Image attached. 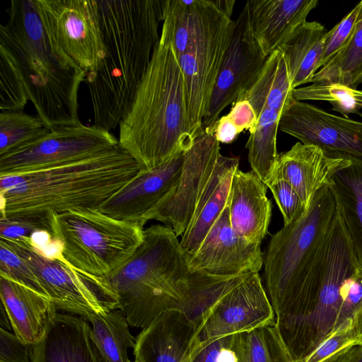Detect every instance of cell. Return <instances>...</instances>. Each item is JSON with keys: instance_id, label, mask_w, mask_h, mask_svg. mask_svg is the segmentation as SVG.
Segmentation results:
<instances>
[{"instance_id": "11", "label": "cell", "mask_w": 362, "mask_h": 362, "mask_svg": "<svg viewBox=\"0 0 362 362\" xmlns=\"http://www.w3.org/2000/svg\"><path fill=\"white\" fill-rule=\"evenodd\" d=\"M52 44L87 74L105 56L98 0H34Z\"/></svg>"}, {"instance_id": "28", "label": "cell", "mask_w": 362, "mask_h": 362, "mask_svg": "<svg viewBox=\"0 0 362 362\" xmlns=\"http://www.w3.org/2000/svg\"><path fill=\"white\" fill-rule=\"evenodd\" d=\"M293 90L284 56L277 49L269 56L253 85L238 98L248 100L256 116L264 108L281 115L293 98Z\"/></svg>"}, {"instance_id": "23", "label": "cell", "mask_w": 362, "mask_h": 362, "mask_svg": "<svg viewBox=\"0 0 362 362\" xmlns=\"http://www.w3.org/2000/svg\"><path fill=\"white\" fill-rule=\"evenodd\" d=\"M33 362H106L82 317L57 313L45 336L33 345Z\"/></svg>"}, {"instance_id": "29", "label": "cell", "mask_w": 362, "mask_h": 362, "mask_svg": "<svg viewBox=\"0 0 362 362\" xmlns=\"http://www.w3.org/2000/svg\"><path fill=\"white\" fill-rule=\"evenodd\" d=\"M90 335L106 362H130L129 348H134L136 339L129 329V323L121 311L106 310L88 320Z\"/></svg>"}, {"instance_id": "14", "label": "cell", "mask_w": 362, "mask_h": 362, "mask_svg": "<svg viewBox=\"0 0 362 362\" xmlns=\"http://www.w3.org/2000/svg\"><path fill=\"white\" fill-rule=\"evenodd\" d=\"M279 129L329 154L362 159V122L305 102L291 100L281 115Z\"/></svg>"}, {"instance_id": "39", "label": "cell", "mask_w": 362, "mask_h": 362, "mask_svg": "<svg viewBox=\"0 0 362 362\" xmlns=\"http://www.w3.org/2000/svg\"><path fill=\"white\" fill-rule=\"evenodd\" d=\"M361 7L360 1L338 24L326 33L320 68L325 66L351 40L356 30Z\"/></svg>"}, {"instance_id": "31", "label": "cell", "mask_w": 362, "mask_h": 362, "mask_svg": "<svg viewBox=\"0 0 362 362\" xmlns=\"http://www.w3.org/2000/svg\"><path fill=\"white\" fill-rule=\"evenodd\" d=\"M281 114L267 108L257 115L255 129L250 133L245 147L252 171L266 184L270 179L279 153L276 136Z\"/></svg>"}, {"instance_id": "26", "label": "cell", "mask_w": 362, "mask_h": 362, "mask_svg": "<svg viewBox=\"0 0 362 362\" xmlns=\"http://www.w3.org/2000/svg\"><path fill=\"white\" fill-rule=\"evenodd\" d=\"M337 214L362 274V159L350 158L329 178Z\"/></svg>"}, {"instance_id": "48", "label": "cell", "mask_w": 362, "mask_h": 362, "mask_svg": "<svg viewBox=\"0 0 362 362\" xmlns=\"http://www.w3.org/2000/svg\"><path fill=\"white\" fill-rule=\"evenodd\" d=\"M134 362H138V361H135Z\"/></svg>"}, {"instance_id": "38", "label": "cell", "mask_w": 362, "mask_h": 362, "mask_svg": "<svg viewBox=\"0 0 362 362\" xmlns=\"http://www.w3.org/2000/svg\"><path fill=\"white\" fill-rule=\"evenodd\" d=\"M0 275L18 282L48 298L31 267L1 240Z\"/></svg>"}, {"instance_id": "25", "label": "cell", "mask_w": 362, "mask_h": 362, "mask_svg": "<svg viewBox=\"0 0 362 362\" xmlns=\"http://www.w3.org/2000/svg\"><path fill=\"white\" fill-rule=\"evenodd\" d=\"M238 165V157L221 154L218 157L192 221L180 240V245L186 255L197 251L226 207L232 177Z\"/></svg>"}, {"instance_id": "40", "label": "cell", "mask_w": 362, "mask_h": 362, "mask_svg": "<svg viewBox=\"0 0 362 362\" xmlns=\"http://www.w3.org/2000/svg\"><path fill=\"white\" fill-rule=\"evenodd\" d=\"M281 211L284 226L289 225L305 213L307 208L294 189L284 179L272 177L266 184Z\"/></svg>"}, {"instance_id": "2", "label": "cell", "mask_w": 362, "mask_h": 362, "mask_svg": "<svg viewBox=\"0 0 362 362\" xmlns=\"http://www.w3.org/2000/svg\"><path fill=\"white\" fill-rule=\"evenodd\" d=\"M140 170L119 144L71 163L0 176L1 216L51 221L52 214L99 209Z\"/></svg>"}, {"instance_id": "12", "label": "cell", "mask_w": 362, "mask_h": 362, "mask_svg": "<svg viewBox=\"0 0 362 362\" xmlns=\"http://www.w3.org/2000/svg\"><path fill=\"white\" fill-rule=\"evenodd\" d=\"M33 270L48 298L56 308L89 320L95 315L115 310L92 282L64 259L44 255L29 238H0Z\"/></svg>"}, {"instance_id": "1", "label": "cell", "mask_w": 362, "mask_h": 362, "mask_svg": "<svg viewBox=\"0 0 362 362\" xmlns=\"http://www.w3.org/2000/svg\"><path fill=\"white\" fill-rule=\"evenodd\" d=\"M164 0H98L105 56L86 74L94 125L110 132L129 110L160 40Z\"/></svg>"}, {"instance_id": "43", "label": "cell", "mask_w": 362, "mask_h": 362, "mask_svg": "<svg viewBox=\"0 0 362 362\" xmlns=\"http://www.w3.org/2000/svg\"><path fill=\"white\" fill-rule=\"evenodd\" d=\"M37 230H47L51 233V221L1 216L0 238H30Z\"/></svg>"}, {"instance_id": "44", "label": "cell", "mask_w": 362, "mask_h": 362, "mask_svg": "<svg viewBox=\"0 0 362 362\" xmlns=\"http://www.w3.org/2000/svg\"><path fill=\"white\" fill-rule=\"evenodd\" d=\"M0 362H33V345L6 329L0 330Z\"/></svg>"}, {"instance_id": "16", "label": "cell", "mask_w": 362, "mask_h": 362, "mask_svg": "<svg viewBox=\"0 0 362 362\" xmlns=\"http://www.w3.org/2000/svg\"><path fill=\"white\" fill-rule=\"evenodd\" d=\"M268 57L263 54L252 35L247 9L245 5L238 17L234 20L231 42L203 120L204 130L212 126L220 113L253 85Z\"/></svg>"}, {"instance_id": "10", "label": "cell", "mask_w": 362, "mask_h": 362, "mask_svg": "<svg viewBox=\"0 0 362 362\" xmlns=\"http://www.w3.org/2000/svg\"><path fill=\"white\" fill-rule=\"evenodd\" d=\"M110 132L94 124L64 125L0 156V176L23 174L71 163L118 146Z\"/></svg>"}, {"instance_id": "46", "label": "cell", "mask_w": 362, "mask_h": 362, "mask_svg": "<svg viewBox=\"0 0 362 362\" xmlns=\"http://www.w3.org/2000/svg\"><path fill=\"white\" fill-rule=\"evenodd\" d=\"M322 362H362V344L349 346Z\"/></svg>"}, {"instance_id": "5", "label": "cell", "mask_w": 362, "mask_h": 362, "mask_svg": "<svg viewBox=\"0 0 362 362\" xmlns=\"http://www.w3.org/2000/svg\"><path fill=\"white\" fill-rule=\"evenodd\" d=\"M193 274L177 236L156 224L144 229L124 265L99 278L129 325L144 329L163 313L182 310L191 297Z\"/></svg>"}, {"instance_id": "32", "label": "cell", "mask_w": 362, "mask_h": 362, "mask_svg": "<svg viewBox=\"0 0 362 362\" xmlns=\"http://www.w3.org/2000/svg\"><path fill=\"white\" fill-rule=\"evenodd\" d=\"M235 362H294L274 325L234 334Z\"/></svg>"}, {"instance_id": "4", "label": "cell", "mask_w": 362, "mask_h": 362, "mask_svg": "<svg viewBox=\"0 0 362 362\" xmlns=\"http://www.w3.org/2000/svg\"><path fill=\"white\" fill-rule=\"evenodd\" d=\"M119 144L141 170L158 166L192 146L183 74L171 45L160 39L132 105L119 123Z\"/></svg>"}, {"instance_id": "35", "label": "cell", "mask_w": 362, "mask_h": 362, "mask_svg": "<svg viewBox=\"0 0 362 362\" xmlns=\"http://www.w3.org/2000/svg\"><path fill=\"white\" fill-rule=\"evenodd\" d=\"M293 97L299 101L320 100L332 104V110L345 117L349 114H360L362 110V90L347 86L327 82H316L312 85L295 88Z\"/></svg>"}, {"instance_id": "33", "label": "cell", "mask_w": 362, "mask_h": 362, "mask_svg": "<svg viewBox=\"0 0 362 362\" xmlns=\"http://www.w3.org/2000/svg\"><path fill=\"white\" fill-rule=\"evenodd\" d=\"M356 30L347 45L314 75L311 83H334L353 88L362 84V1Z\"/></svg>"}, {"instance_id": "7", "label": "cell", "mask_w": 362, "mask_h": 362, "mask_svg": "<svg viewBox=\"0 0 362 362\" xmlns=\"http://www.w3.org/2000/svg\"><path fill=\"white\" fill-rule=\"evenodd\" d=\"M144 226L99 209L52 214L51 233L62 245L64 260L80 273L107 276L124 265L144 239Z\"/></svg>"}, {"instance_id": "13", "label": "cell", "mask_w": 362, "mask_h": 362, "mask_svg": "<svg viewBox=\"0 0 362 362\" xmlns=\"http://www.w3.org/2000/svg\"><path fill=\"white\" fill-rule=\"evenodd\" d=\"M220 143L211 133L204 132L185 153L179 177L170 192L146 216L170 228L178 237L189 225L197 204L214 171Z\"/></svg>"}, {"instance_id": "15", "label": "cell", "mask_w": 362, "mask_h": 362, "mask_svg": "<svg viewBox=\"0 0 362 362\" xmlns=\"http://www.w3.org/2000/svg\"><path fill=\"white\" fill-rule=\"evenodd\" d=\"M276 315L258 273L223 294L199 327L196 343L274 325Z\"/></svg>"}, {"instance_id": "22", "label": "cell", "mask_w": 362, "mask_h": 362, "mask_svg": "<svg viewBox=\"0 0 362 362\" xmlns=\"http://www.w3.org/2000/svg\"><path fill=\"white\" fill-rule=\"evenodd\" d=\"M267 185L253 172L235 171L227 206L234 230L250 242L260 243L267 233L272 214Z\"/></svg>"}, {"instance_id": "3", "label": "cell", "mask_w": 362, "mask_h": 362, "mask_svg": "<svg viewBox=\"0 0 362 362\" xmlns=\"http://www.w3.org/2000/svg\"><path fill=\"white\" fill-rule=\"evenodd\" d=\"M0 25V47L13 61L46 127L81 124L78 92L86 71L49 40L34 0H11Z\"/></svg>"}, {"instance_id": "37", "label": "cell", "mask_w": 362, "mask_h": 362, "mask_svg": "<svg viewBox=\"0 0 362 362\" xmlns=\"http://www.w3.org/2000/svg\"><path fill=\"white\" fill-rule=\"evenodd\" d=\"M29 99L8 53L0 47V110H23Z\"/></svg>"}, {"instance_id": "30", "label": "cell", "mask_w": 362, "mask_h": 362, "mask_svg": "<svg viewBox=\"0 0 362 362\" xmlns=\"http://www.w3.org/2000/svg\"><path fill=\"white\" fill-rule=\"evenodd\" d=\"M204 0H164L160 39L168 42L177 58L185 52L199 26Z\"/></svg>"}, {"instance_id": "47", "label": "cell", "mask_w": 362, "mask_h": 362, "mask_svg": "<svg viewBox=\"0 0 362 362\" xmlns=\"http://www.w3.org/2000/svg\"><path fill=\"white\" fill-rule=\"evenodd\" d=\"M355 327L356 330V344H362V310L355 319Z\"/></svg>"}, {"instance_id": "18", "label": "cell", "mask_w": 362, "mask_h": 362, "mask_svg": "<svg viewBox=\"0 0 362 362\" xmlns=\"http://www.w3.org/2000/svg\"><path fill=\"white\" fill-rule=\"evenodd\" d=\"M185 153L149 170H140L99 209L103 214L144 226L148 213L162 201L180 173Z\"/></svg>"}, {"instance_id": "45", "label": "cell", "mask_w": 362, "mask_h": 362, "mask_svg": "<svg viewBox=\"0 0 362 362\" xmlns=\"http://www.w3.org/2000/svg\"><path fill=\"white\" fill-rule=\"evenodd\" d=\"M228 122L240 134L244 130L252 132L257 125L256 114L248 100L238 98L233 103L230 112L225 115Z\"/></svg>"}, {"instance_id": "8", "label": "cell", "mask_w": 362, "mask_h": 362, "mask_svg": "<svg viewBox=\"0 0 362 362\" xmlns=\"http://www.w3.org/2000/svg\"><path fill=\"white\" fill-rule=\"evenodd\" d=\"M357 271L337 214L329 233L325 262L311 308L300 320L279 334L294 362H300L323 339L339 329L343 287Z\"/></svg>"}, {"instance_id": "19", "label": "cell", "mask_w": 362, "mask_h": 362, "mask_svg": "<svg viewBox=\"0 0 362 362\" xmlns=\"http://www.w3.org/2000/svg\"><path fill=\"white\" fill-rule=\"evenodd\" d=\"M349 158L297 142L288 151L279 153L270 179L279 177L286 180L308 209L317 192Z\"/></svg>"}, {"instance_id": "36", "label": "cell", "mask_w": 362, "mask_h": 362, "mask_svg": "<svg viewBox=\"0 0 362 362\" xmlns=\"http://www.w3.org/2000/svg\"><path fill=\"white\" fill-rule=\"evenodd\" d=\"M49 129L37 116L23 110L0 112V156L47 133Z\"/></svg>"}, {"instance_id": "41", "label": "cell", "mask_w": 362, "mask_h": 362, "mask_svg": "<svg viewBox=\"0 0 362 362\" xmlns=\"http://www.w3.org/2000/svg\"><path fill=\"white\" fill-rule=\"evenodd\" d=\"M234 334L197 343L185 362H235Z\"/></svg>"}, {"instance_id": "6", "label": "cell", "mask_w": 362, "mask_h": 362, "mask_svg": "<svg viewBox=\"0 0 362 362\" xmlns=\"http://www.w3.org/2000/svg\"><path fill=\"white\" fill-rule=\"evenodd\" d=\"M337 216L335 199L327 184L317 192L301 218L272 235L263 264L275 315L308 298L315 291Z\"/></svg>"}, {"instance_id": "24", "label": "cell", "mask_w": 362, "mask_h": 362, "mask_svg": "<svg viewBox=\"0 0 362 362\" xmlns=\"http://www.w3.org/2000/svg\"><path fill=\"white\" fill-rule=\"evenodd\" d=\"M0 296L14 334L27 344L34 345L40 341L57 313L53 302L1 275Z\"/></svg>"}, {"instance_id": "20", "label": "cell", "mask_w": 362, "mask_h": 362, "mask_svg": "<svg viewBox=\"0 0 362 362\" xmlns=\"http://www.w3.org/2000/svg\"><path fill=\"white\" fill-rule=\"evenodd\" d=\"M197 327L180 310L160 314L136 339L138 362H185L196 346Z\"/></svg>"}, {"instance_id": "42", "label": "cell", "mask_w": 362, "mask_h": 362, "mask_svg": "<svg viewBox=\"0 0 362 362\" xmlns=\"http://www.w3.org/2000/svg\"><path fill=\"white\" fill-rule=\"evenodd\" d=\"M355 323L340 329L323 339L300 362H322L337 352L356 344Z\"/></svg>"}, {"instance_id": "34", "label": "cell", "mask_w": 362, "mask_h": 362, "mask_svg": "<svg viewBox=\"0 0 362 362\" xmlns=\"http://www.w3.org/2000/svg\"><path fill=\"white\" fill-rule=\"evenodd\" d=\"M247 275L235 277H216L194 272L191 297L181 311L198 331L218 299L240 283Z\"/></svg>"}, {"instance_id": "9", "label": "cell", "mask_w": 362, "mask_h": 362, "mask_svg": "<svg viewBox=\"0 0 362 362\" xmlns=\"http://www.w3.org/2000/svg\"><path fill=\"white\" fill-rule=\"evenodd\" d=\"M233 30L231 16L216 0H204L197 30L185 52L177 57L185 85L188 127L194 139L204 132L203 120Z\"/></svg>"}, {"instance_id": "21", "label": "cell", "mask_w": 362, "mask_h": 362, "mask_svg": "<svg viewBox=\"0 0 362 362\" xmlns=\"http://www.w3.org/2000/svg\"><path fill=\"white\" fill-rule=\"evenodd\" d=\"M317 0H250L245 4L252 35L263 54L279 49L317 6Z\"/></svg>"}, {"instance_id": "17", "label": "cell", "mask_w": 362, "mask_h": 362, "mask_svg": "<svg viewBox=\"0 0 362 362\" xmlns=\"http://www.w3.org/2000/svg\"><path fill=\"white\" fill-rule=\"evenodd\" d=\"M260 245L234 230L226 206L199 247L187 255L188 266L191 272L216 277L258 273L264 264Z\"/></svg>"}, {"instance_id": "27", "label": "cell", "mask_w": 362, "mask_h": 362, "mask_svg": "<svg viewBox=\"0 0 362 362\" xmlns=\"http://www.w3.org/2000/svg\"><path fill=\"white\" fill-rule=\"evenodd\" d=\"M326 33L322 24L305 21L279 49L284 56L294 89L311 83L320 69Z\"/></svg>"}]
</instances>
